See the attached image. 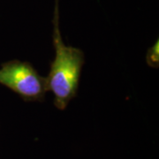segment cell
<instances>
[{"label":"cell","instance_id":"6da1fadb","mask_svg":"<svg viewBox=\"0 0 159 159\" xmlns=\"http://www.w3.org/2000/svg\"><path fill=\"white\" fill-rule=\"evenodd\" d=\"M53 42L56 54L46 78L47 89L54 94L55 105L64 110L76 94L84 55L78 48L66 46L63 43L57 22H55Z\"/></svg>","mask_w":159,"mask_h":159},{"label":"cell","instance_id":"7a4b0ae2","mask_svg":"<svg viewBox=\"0 0 159 159\" xmlns=\"http://www.w3.org/2000/svg\"><path fill=\"white\" fill-rule=\"evenodd\" d=\"M0 83L26 99L41 98L48 90L46 78L40 76L29 64L17 60L2 66Z\"/></svg>","mask_w":159,"mask_h":159},{"label":"cell","instance_id":"3957f363","mask_svg":"<svg viewBox=\"0 0 159 159\" xmlns=\"http://www.w3.org/2000/svg\"><path fill=\"white\" fill-rule=\"evenodd\" d=\"M158 42H157V43L148 51V62L150 65H153L154 66H156V62L157 64L158 63Z\"/></svg>","mask_w":159,"mask_h":159}]
</instances>
